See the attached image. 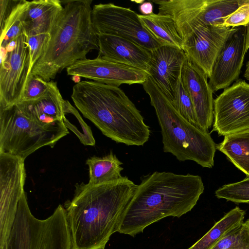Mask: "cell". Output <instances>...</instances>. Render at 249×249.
<instances>
[{"instance_id": "6", "label": "cell", "mask_w": 249, "mask_h": 249, "mask_svg": "<svg viewBox=\"0 0 249 249\" xmlns=\"http://www.w3.org/2000/svg\"><path fill=\"white\" fill-rule=\"evenodd\" d=\"M2 249H72L64 207L59 205L45 219L35 217L24 192L19 201L10 235Z\"/></svg>"}, {"instance_id": "19", "label": "cell", "mask_w": 249, "mask_h": 249, "mask_svg": "<svg viewBox=\"0 0 249 249\" xmlns=\"http://www.w3.org/2000/svg\"><path fill=\"white\" fill-rule=\"evenodd\" d=\"M59 0H35L29 4L22 16L27 37L49 33L54 20L63 6Z\"/></svg>"}, {"instance_id": "34", "label": "cell", "mask_w": 249, "mask_h": 249, "mask_svg": "<svg viewBox=\"0 0 249 249\" xmlns=\"http://www.w3.org/2000/svg\"><path fill=\"white\" fill-rule=\"evenodd\" d=\"M139 10L143 15H148L152 14L153 5L152 3L149 1H145L142 3L139 6Z\"/></svg>"}, {"instance_id": "23", "label": "cell", "mask_w": 249, "mask_h": 249, "mask_svg": "<svg viewBox=\"0 0 249 249\" xmlns=\"http://www.w3.org/2000/svg\"><path fill=\"white\" fill-rule=\"evenodd\" d=\"M216 149L249 177V132L224 136Z\"/></svg>"}, {"instance_id": "10", "label": "cell", "mask_w": 249, "mask_h": 249, "mask_svg": "<svg viewBox=\"0 0 249 249\" xmlns=\"http://www.w3.org/2000/svg\"><path fill=\"white\" fill-rule=\"evenodd\" d=\"M26 177L24 160L0 153V249L10 235L19 201L25 192Z\"/></svg>"}, {"instance_id": "32", "label": "cell", "mask_w": 249, "mask_h": 249, "mask_svg": "<svg viewBox=\"0 0 249 249\" xmlns=\"http://www.w3.org/2000/svg\"><path fill=\"white\" fill-rule=\"evenodd\" d=\"M239 3L238 8L226 18L223 26H245L249 22V0H239Z\"/></svg>"}, {"instance_id": "4", "label": "cell", "mask_w": 249, "mask_h": 249, "mask_svg": "<svg viewBox=\"0 0 249 249\" xmlns=\"http://www.w3.org/2000/svg\"><path fill=\"white\" fill-rule=\"evenodd\" d=\"M91 0L64 1L49 32L42 54L31 74L46 82L98 50V35L91 18Z\"/></svg>"}, {"instance_id": "11", "label": "cell", "mask_w": 249, "mask_h": 249, "mask_svg": "<svg viewBox=\"0 0 249 249\" xmlns=\"http://www.w3.org/2000/svg\"><path fill=\"white\" fill-rule=\"evenodd\" d=\"M213 131L220 136L249 132V84L236 81L213 101Z\"/></svg>"}, {"instance_id": "29", "label": "cell", "mask_w": 249, "mask_h": 249, "mask_svg": "<svg viewBox=\"0 0 249 249\" xmlns=\"http://www.w3.org/2000/svg\"><path fill=\"white\" fill-rule=\"evenodd\" d=\"M218 198L236 203H249V177L235 183L224 185L215 192Z\"/></svg>"}, {"instance_id": "35", "label": "cell", "mask_w": 249, "mask_h": 249, "mask_svg": "<svg viewBox=\"0 0 249 249\" xmlns=\"http://www.w3.org/2000/svg\"><path fill=\"white\" fill-rule=\"evenodd\" d=\"M246 27V52L249 49V22L245 26Z\"/></svg>"}, {"instance_id": "2", "label": "cell", "mask_w": 249, "mask_h": 249, "mask_svg": "<svg viewBox=\"0 0 249 249\" xmlns=\"http://www.w3.org/2000/svg\"><path fill=\"white\" fill-rule=\"evenodd\" d=\"M204 190L198 175L155 171L142 177L118 232L135 236L165 217H180L195 207Z\"/></svg>"}, {"instance_id": "33", "label": "cell", "mask_w": 249, "mask_h": 249, "mask_svg": "<svg viewBox=\"0 0 249 249\" xmlns=\"http://www.w3.org/2000/svg\"><path fill=\"white\" fill-rule=\"evenodd\" d=\"M18 0H0V29L2 28L4 22L10 14L14 6Z\"/></svg>"}, {"instance_id": "22", "label": "cell", "mask_w": 249, "mask_h": 249, "mask_svg": "<svg viewBox=\"0 0 249 249\" xmlns=\"http://www.w3.org/2000/svg\"><path fill=\"white\" fill-rule=\"evenodd\" d=\"M245 211L238 207L230 210L199 240L187 249H211L243 222Z\"/></svg>"}, {"instance_id": "1", "label": "cell", "mask_w": 249, "mask_h": 249, "mask_svg": "<svg viewBox=\"0 0 249 249\" xmlns=\"http://www.w3.org/2000/svg\"><path fill=\"white\" fill-rule=\"evenodd\" d=\"M137 186L123 176L98 185L77 183L72 199L64 204L72 249H105Z\"/></svg>"}, {"instance_id": "36", "label": "cell", "mask_w": 249, "mask_h": 249, "mask_svg": "<svg viewBox=\"0 0 249 249\" xmlns=\"http://www.w3.org/2000/svg\"><path fill=\"white\" fill-rule=\"evenodd\" d=\"M244 77L246 79L249 81V61L246 64V68L244 73Z\"/></svg>"}, {"instance_id": "25", "label": "cell", "mask_w": 249, "mask_h": 249, "mask_svg": "<svg viewBox=\"0 0 249 249\" xmlns=\"http://www.w3.org/2000/svg\"><path fill=\"white\" fill-rule=\"evenodd\" d=\"M30 1L19 0L14 6L0 29V48H4L10 42L25 34L22 16Z\"/></svg>"}, {"instance_id": "16", "label": "cell", "mask_w": 249, "mask_h": 249, "mask_svg": "<svg viewBox=\"0 0 249 249\" xmlns=\"http://www.w3.org/2000/svg\"><path fill=\"white\" fill-rule=\"evenodd\" d=\"M186 57L182 49L169 45H162L152 51L147 72L171 102Z\"/></svg>"}, {"instance_id": "21", "label": "cell", "mask_w": 249, "mask_h": 249, "mask_svg": "<svg viewBox=\"0 0 249 249\" xmlns=\"http://www.w3.org/2000/svg\"><path fill=\"white\" fill-rule=\"evenodd\" d=\"M239 0H207L200 12L190 26L185 40L197 27L223 26L226 18L239 7Z\"/></svg>"}, {"instance_id": "27", "label": "cell", "mask_w": 249, "mask_h": 249, "mask_svg": "<svg viewBox=\"0 0 249 249\" xmlns=\"http://www.w3.org/2000/svg\"><path fill=\"white\" fill-rule=\"evenodd\" d=\"M172 104L178 112L188 122L199 128L193 104L184 87L181 77L177 84Z\"/></svg>"}, {"instance_id": "13", "label": "cell", "mask_w": 249, "mask_h": 249, "mask_svg": "<svg viewBox=\"0 0 249 249\" xmlns=\"http://www.w3.org/2000/svg\"><path fill=\"white\" fill-rule=\"evenodd\" d=\"M237 29L212 25L198 27L183 42L182 50L209 78L215 59Z\"/></svg>"}, {"instance_id": "9", "label": "cell", "mask_w": 249, "mask_h": 249, "mask_svg": "<svg viewBox=\"0 0 249 249\" xmlns=\"http://www.w3.org/2000/svg\"><path fill=\"white\" fill-rule=\"evenodd\" d=\"M27 36H19L0 48V108L20 102L29 75L30 64Z\"/></svg>"}, {"instance_id": "12", "label": "cell", "mask_w": 249, "mask_h": 249, "mask_svg": "<svg viewBox=\"0 0 249 249\" xmlns=\"http://www.w3.org/2000/svg\"><path fill=\"white\" fill-rule=\"evenodd\" d=\"M66 70L69 75L118 87L123 84H142L149 76L145 71L98 57L78 60Z\"/></svg>"}, {"instance_id": "3", "label": "cell", "mask_w": 249, "mask_h": 249, "mask_svg": "<svg viewBox=\"0 0 249 249\" xmlns=\"http://www.w3.org/2000/svg\"><path fill=\"white\" fill-rule=\"evenodd\" d=\"M71 98L78 109L107 137L128 146H142L150 135L140 111L118 87L82 81Z\"/></svg>"}, {"instance_id": "14", "label": "cell", "mask_w": 249, "mask_h": 249, "mask_svg": "<svg viewBox=\"0 0 249 249\" xmlns=\"http://www.w3.org/2000/svg\"><path fill=\"white\" fill-rule=\"evenodd\" d=\"M246 27H237L213 65L209 84L215 92L229 87L239 77L246 52Z\"/></svg>"}, {"instance_id": "20", "label": "cell", "mask_w": 249, "mask_h": 249, "mask_svg": "<svg viewBox=\"0 0 249 249\" xmlns=\"http://www.w3.org/2000/svg\"><path fill=\"white\" fill-rule=\"evenodd\" d=\"M138 17L145 28L163 45L182 49L183 41L171 16L153 13L148 15H139Z\"/></svg>"}, {"instance_id": "37", "label": "cell", "mask_w": 249, "mask_h": 249, "mask_svg": "<svg viewBox=\"0 0 249 249\" xmlns=\"http://www.w3.org/2000/svg\"><path fill=\"white\" fill-rule=\"evenodd\" d=\"M72 80L77 83L80 82V77L78 76H72Z\"/></svg>"}, {"instance_id": "15", "label": "cell", "mask_w": 249, "mask_h": 249, "mask_svg": "<svg viewBox=\"0 0 249 249\" xmlns=\"http://www.w3.org/2000/svg\"><path fill=\"white\" fill-rule=\"evenodd\" d=\"M208 78L205 73L187 56L181 79L192 100L199 128L207 132L213 122L214 101Z\"/></svg>"}, {"instance_id": "5", "label": "cell", "mask_w": 249, "mask_h": 249, "mask_svg": "<svg viewBox=\"0 0 249 249\" xmlns=\"http://www.w3.org/2000/svg\"><path fill=\"white\" fill-rule=\"evenodd\" d=\"M142 85L155 110L163 151L180 161L193 160L203 167L212 168L216 145L210 133L185 120L150 76Z\"/></svg>"}, {"instance_id": "31", "label": "cell", "mask_w": 249, "mask_h": 249, "mask_svg": "<svg viewBox=\"0 0 249 249\" xmlns=\"http://www.w3.org/2000/svg\"><path fill=\"white\" fill-rule=\"evenodd\" d=\"M49 36V33H42L27 37L30 57L29 75L34 65L41 56Z\"/></svg>"}, {"instance_id": "18", "label": "cell", "mask_w": 249, "mask_h": 249, "mask_svg": "<svg viewBox=\"0 0 249 249\" xmlns=\"http://www.w3.org/2000/svg\"><path fill=\"white\" fill-rule=\"evenodd\" d=\"M65 100L57 86V83L50 81L49 89L42 98L32 102L17 104L32 119L45 124L63 121Z\"/></svg>"}, {"instance_id": "17", "label": "cell", "mask_w": 249, "mask_h": 249, "mask_svg": "<svg viewBox=\"0 0 249 249\" xmlns=\"http://www.w3.org/2000/svg\"><path fill=\"white\" fill-rule=\"evenodd\" d=\"M98 35V57L130 66L147 72L152 51L130 40L107 34Z\"/></svg>"}, {"instance_id": "8", "label": "cell", "mask_w": 249, "mask_h": 249, "mask_svg": "<svg viewBox=\"0 0 249 249\" xmlns=\"http://www.w3.org/2000/svg\"><path fill=\"white\" fill-rule=\"evenodd\" d=\"M135 11L108 3L94 5L92 21L97 34L123 38L153 51L163 45L142 25Z\"/></svg>"}, {"instance_id": "7", "label": "cell", "mask_w": 249, "mask_h": 249, "mask_svg": "<svg viewBox=\"0 0 249 249\" xmlns=\"http://www.w3.org/2000/svg\"><path fill=\"white\" fill-rule=\"evenodd\" d=\"M68 134L63 121L43 124L28 116L17 104L0 108V153L24 160L43 146L53 147Z\"/></svg>"}, {"instance_id": "30", "label": "cell", "mask_w": 249, "mask_h": 249, "mask_svg": "<svg viewBox=\"0 0 249 249\" xmlns=\"http://www.w3.org/2000/svg\"><path fill=\"white\" fill-rule=\"evenodd\" d=\"M49 86L50 81L46 82L37 76L30 74L20 102H32L41 99L46 94Z\"/></svg>"}, {"instance_id": "26", "label": "cell", "mask_w": 249, "mask_h": 249, "mask_svg": "<svg viewBox=\"0 0 249 249\" xmlns=\"http://www.w3.org/2000/svg\"><path fill=\"white\" fill-rule=\"evenodd\" d=\"M63 122L65 126L72 131L84 145H95V141L90 128L84 121L77 110L67 100H65Z\"/></svg>"}, {"instance_id": "28", "label": "cell", "mask_w": 249, "mask_h": 249, "mask_svg": "<svg viewBox=\"0 0 249 249\" xmlns=\"http://www.w3.org/2000/svg\"><path fill=\"white\" fill-rule=\"evenodd\" d=\"M211 249H249L248 220L229 232Z\"/></svg>"}, {"instance_id": "24", "label": "cell", "mask_w": 249, "mask_h": 249, "mask_svg": "<svg viewBox=\"0 0 249 249\" xmlns=\"http://www.w3.org/2000/svg\"><path fill=\"white\" fill-rule=\"evenodd\" d=\"M89 166V183L98 185L121 178L123 163L112 152L101 157L93 156L86 162Z\"/></svg>"}, {"instance_id": "38", "label": "cell", "mask_w": 249, "mask_h": 249, "mask_svg": "<svg viewBox=\"0 0 249 249\" xmlns=\"http://www.w3.org/2000/svg\"><path fill=\"white\" fill-rule=\"evenodd\" d=\"M247 220H248V221H249V218H248Z\"/></svg>"}]
</instances>
